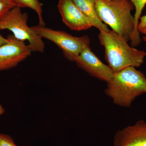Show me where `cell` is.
I'll return each mask as SVG.
<instances>
[{"label":"cell","mask_w":146,"mask_h":146,"mask_svg":"<svg viewBox=\"0 0 146 146\" xmlns=\"http://www.w3.org/2000/svg\"><path fill=\"white\" fill-rule=\"evenodd\" d=\"M31 28L42 38L54 43L62 51L65 58L72 62H74L76 58L90 44V38L87 35L73 36L66 32L55 30L39 25Z\"/></svg>","instance_id":"cell-5"},{"label":"cell","mask_w":146,"mask_h":146,"mask_svg":"<svg viewBox=\"0 0 146 146\" xmlns=\"http://www.w3.org/2000/svg\"><path fill=\"white\" fill-rule=\"evenodd\" d=\"M140 19V22L138 23L137 28L138 32L139 31L146 29V15L141 17Z\"/></svg>","instance_id":"cell-15"},{"label":"cell","mask_w":146,"mask_h":146,"mask_svg":"<svg viewBox=\"0 0 146 146\" xmlns=\"http://www.w3.org/2000/svg\"><path fill=\"white\" fill-rule=\"evenodd\" d=\"M113 146H146V122L139 120L134 124L115 133Z\"/></svg>","instance_id":"cell-9"},{"label":"cell","mask_w":146,"mask_h":146,"mask_svg":"<svg viewBox=\"0 0 146 146\" xmlns=\"http://www.w3.org/2000/svg\"><path fill=\"white\" fill-rule=\"evenodd\" d=\"M28 15L27 12H22L20 7H14L0 21V31H10L18 40L27 41L33 52L43 53L44 52V43L42 37L36 34L31 27L28 26Z\"/></svg>","instance_id":"cell-4"},{"label":"cell","mask_w":146,"mask_h":146,"mask_svg":"<svg viewBox=\"0 0 146 146\" xmlns=\"http://www.w3.org/2000/svg\"><path fill=\"white\" fill-rule=\"evenodd\" d=\"M78 67L95 78L106 82L113 78L114 72L105 64L91 50L90 47L84 48L75 59Z\"/></svg>","instance_id":"cell-7"},{"label":"cell","mask_w":146,"mask_h":146,"mask_svg":"<svg viewBox=\"0 0 146 146\" xmlns=\"http://www.w3.org/2000/svg\"><path fill=\"white\" fill-rule=\"evenodd\" d=\"M130 1L134 5L135 13L134 15V30L132 36L131 37V46L132 47L138 46L141 42L140 33L138 31V25L139 20L141 18L142 11L146 4V0H128Z\"/></svg>","instance_id":"cell-11"},{"label":"cell","mask_w":146,"mask_h":146,"mask_svg":"<svg viewBox=\"0 0 146 146\" xmlns=\"http://www.w3.org/2000/svg\"><path fill=\"white\" fill-rule=\"evenodd\" d=\"M7 38L8 42L0 46V72L15 68L33 52L28 45L13 35H9Z\"/></svg>","instance_id":"cell-6"},{"label":"cell","mask_w":146,"mask_h":146,"mask_svg":"<svg viewBox=\"0 0 146 146\" xmlns=\"http://www.w3.org/2000/svg\"><path fill=\"white\" fill-rule=\"evenodd\" d=\"M5 112V109L2 105L0 104V116L4 114Z\"/></svg>","instance_id":"cell-18"},{"label":"cell","mask_w":146,"mask_h":146,"mask_svg":"<svg viewBox=\"0 0 146 146\" xmlns=\"http://www.w3.org/2000/svg\"><path fill=\"white\" fill-rule=\"evenodd\" d=\"M99 39L105 49V57L114 73L143 63L146 52L131 46L124 38L112 30L100 31Z\"/></svg>","instance_id":"cell-2"},{"label":"cell","mask_w":146,"mask_h":146,"mask_svg":"<svg viewBox=\"0 0 146 146\" xmlns=\"http://www.w3.org/2000/svg\"><path fill=\"white\" fill-rule=\"evenodd\" d=\"M80 10L94 24V27L100 31H109L106 24L104 23L98 18L95 9L96 0H72Z\"/></svg>","instance_id":"cell-10"},{"label":"cell","mask_w":146,"mask_h":146,"mask_svg":"<svg viewBox=\"0 0 146 146\" xmlns=\"http://www.w3.org/2000/svg\"><path fill=\"white\" fill-rule=\"evenodd\" d=\"M139 33H141L142 34H144V36H143V40L145 42H146V29H145L139 31Z\"/></svg>","instance_id":"cell-17"},{"label":"cell","mask_w":146,"mask_h":146,"mask_svg":"<svg viewBox=\"0 0 146 146\" xmlns=\"http://www.w3.org/2000/svg\"><path fill=\"white\" fill-rule=\"evenodd\" d=\"M15 7L29 8L35 11L39 19V25L46 26L43 17L42 4L39 0H10Z\"/></svg>","instance_id":"cell-12"},{"label":"cell","mask_w":146,"mask_h":146,"mask_svg":"<svg viewBox=\"0 0 146 146\" xmlns=\"http://www.w3.org/2000/svg\"><path fill=\"white\" fill-rule=\"evenodd\" d=\"M134 9L133 4L128 0H96L95 3L100 20L127 42L134 31V16L131 14Z\"/></svg>","instance_id":"cell-3"},{"label":"cell","mask_w":146,"mask_h":146,"mask_svg":"<svg viewBox=\"0 0 146 146\" xmlns=\"http://www.w3.org/2000/svg\"><path fill=\"white\" fill-rule=\"evenodd\" d=\"M105 94L118 106L129 108L139 96L146 93V77L136 68L129 67L114 73L106 82Z\"/></svg>","instance_id":"cell-1"},{"label":"cell","mask_w":146,"mask_h":146,"mask_svg":"<svg viewBox=\"0 0 146 146\" xmlns=\"http://www.w3.org/2000/svg\"><path fill=\"white\" fill-rule=\"evenodd\" d=\"M58 8L63 23L72 30L81 31L94 27L91 19L80 10L72 0H59Z\"/></svg>","instance_id":"cell-8"},{"label":"cell","mask_w":146,"mask_h":146,"mask_svg":"<svg viewBox=\"0 0 146 146\" xmlns=\"http://www.w3.org/2000/svg\"><path fill=\"white\" fill-rule=\"evenodd\" d=\"M8 38H5L1 35L0 34V46L6 44L8 42Z\"/></svg>","instance_id":"cell-16"},{"label":"cell","mask_w":146,"mask_h":146,"mask_svg":"<svg viewBox=\"0 0 146 146\" xmlns=\"http://www.w3.org/2000/svg\"><path fill=\"white\" fill-rule=\"evenodd\" d=\"M15 7L10 0H0V21Z\"/></svg>","instance_id":"cell-13"},{"label":"cell","mask_w":146,"mask_h":146,"mask_svg":"<svg viewBox=\"0 0 146 146\" xmlns=\"http://www.w3.org/2000/svg\"><path fill=\"white\" fill-rule=\"evenodd\" d=\"M0 146H18L9 135L0 133Z\"/></svg>","instance_id":"cell-14"}]
</instances>
